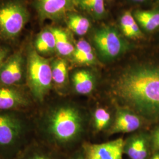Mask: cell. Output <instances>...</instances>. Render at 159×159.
Returning a JSON list of instances; mask_svg holds the SVG:
<instances>
[{"instance_id": "cell-11", "label": "cell", "mask_w": 159, "mask_h": 159, "mask_svg": "<svg viewBox=\"0 0 159 159\" xmlns=\"http://www.w3.org/2000/svg\"><path fill=\"white\" fill-rule=\"evenodd\" d=\"M69 155L52 148L34 137L14 159H68Z\"/></svg>"}, {"instance_id": "cell-25", "label": "cell", "mask_w": 159, "mask_h": 159, "mask_svg": "<svg viewBox=\"0 0 159 159\" xmlns=\"http://www.w3.org/2000/svg\"><path fill=\"white\" fill-rule=\"evenodd\" d=\"M68 159H85L82 148L79 150H77L73 153L70 154L68 156Z\"/></svg>"}, {"instance_id": "cell-18", "label": "cell", "mask_w": 159, "mask_h": 159, "mask_svg": "<svg viewBox=\"0 0 159 159\" xmlns=\"http://www.w3.org/2000/svg\"><path fill=\"white\" fill-rule=\"evenodd\" d=\"M124 153L130 159H147L148 143L143 136H136L125 142Z\"/></svg>"}, {"instance_id": "cell-29", "label": "cell", "mask_w": 159, "mask_h": 159, "mask_svg": "<svg viewBox=\"0 0 159 159\" xmlns=\"http://www.w3.org/2000/svg\"><path fill=\"white\" fill-rule=\"evenodd\" d=\"M0 159H2V158H1V157H0Z\"/></svg>"}, {"instance_id": "cell-13", "label": "cell", "mask_w": 159, "mask_h": 159, "mask_svg": "<svg viewBox=\"0 0 159 159\" xmlns=\"http://www.w3.org/2000/svg\"><path fill=\"white\" fill-rule=\"evenodd\" d=\"M34 49L43 57L49 58L56 53L55 37L50 27H46L36 35L32 42Z\"/></svg>"}, {"instance_id": "cell-14", "label": "cell", "mask_w": 159, "mask_h": 159, "mask_svg": "<svg viewBox=\"0 0 159 159\" xmlns=\"http://www.w3.org/2000/svg\"><path fill=\"white\" fill-rule=\"evenodd\" d=\"M71 58L73 63L79 65L90 66L97 63L92 47L84 39H80L75 44V49Z\"/></svg>"}, {"instance_id": "cell-19", "label": "cell", "mask_w": 159, "mask_h": 159, "mask_svg": "<svg viewBox=\"0 0 159 159\" xmlns=\"http://www.w3.org/2000/svg\"><path fill=\"white\" fill-rule=\"evenodd\" d=\"M140 27L147 32L159 28V10H137L133 14Z\"/></svg>"}, {"instance_id": "cell-2", "label": "cell", "mask_w": 159, "mask_h": 159, "mask_svg": "<svg viewBox=\"0 0 159 159\" xmlns=\"http://www.w3.org/2000/svg\"><path fill=\"white\" fill-rule=\"evenodd\" d=\"M114 93L126 106L145 116H159V66L139 65L125 70Z\"/></svg>"}, {"instance_id": "cell-7", "label": "cell", "mask_w": 159, "mask_h": 159, "mask_svg": "<svg viewBox=\"0 0 159 159\" xmlns=\"http://www.w3.org/2000/svg\"><path fill=\"white\" fill-rule=\"evenodd\" d=\"M37 106L27 85H0V111L31 113Z\"/></svg>"}, {"instance_id": "cell-21", "label": "cell", "mask_w": 159, "mask_h": 159, "mask_svg": "<svg viewBox=\"0 0 159 159\" xmlns=\"http://www.w3.org/2000/svg\"><path fill=\"white\" fill-rule=\"evenodd\" d=\"M75 4L97 20H102L106 15L104 0H75Z\"/></svg>"}, {"instance_id": "cell-6", "label": "cell", "mask_w": 159, "mask_h": 159, "mask_svg": "<svg viewBox=\"0 0 159 159\" xmlns=\"http://www.w3.org/2000/svg\"><path fill=\"white\" fill-rule=\"evenodd\" d=\"M92 40L100 56L106 60L119 57L128 47L119 31L110 25H103L95 30Z\"/></svg>"}, {"instance_id": "cell-24", "label": "cell", "mask_w": 159, "mask_h": 159, "mask_svg": "<svg viewBox=\"0 0 159 159\" xmlns=\"http://www.w3.org/2000/svg\"><path fill=\"white\" fill-rule=\"evenodd\" d=\"M13 51L11 46L0 42V68Z\"/></svg>"}, {"instance_id": "cell-28", "label": "cell", "mask_w": 159, "mask_h": 159, "mask_svg": "<svg viewBox=\"0 0 159 159\" xmlns=\"http://www.w3.org/2000/svg\"><path fill=\"white\" fill-rule=\"evenodd\" d=\"M150 159H159V153L154 154Z\"/></svg>"}, {"instance_id": "cell-27", "label": "cell", "mask_w": 159, "mask_h": 159, "mask_svg": "<svg viewBox=\"0 0 159 159\" xmlns=\"http://www.w3.org/2000/svg\"><path fill=\"white\" fill-rule=\"evenodd\" d=\"M132 2H136V3H141V2H143L147 0H131Z\"/></svg>"}, {"instance_id": "cell-9", "label": "cell", "mask_w": 159, "mask_h": 159, "mask_svg": "<svg viewBox=\"0 0 159 159\" xmlns=\"http://www.w3.org/2000/svg\"><path fill=\"white\" fill-rule=\"evenodd\" d=\"M33 6L41 22L65 20L77 7L75 0H33Z\"/></svg>"}, {"instance_id": "cell-3", "label": "cell", "mask_w": 159, "mask_h": 159, "mask_svg": "<svg viewBox=\"0 0 159 159\" xmlns=\"http://www.w3.org/2000/svg\"><path fill=\"white\" fill-rule=\"evenodd\" d=\"M34 137L32 112L0 111V157L14 159Z\"/></svg>"}, {"instance_id": "cell-22", "label": "cell", "mask_w": 159, "mask_h": 159, "mask_svg": "<svg viewBox=\"0 0 159 159\" xmlns=\"http://www.w3.org/2000/svg\"><path fill=\"white\" fill-rule=\"evenodd\" d=\"M65 21L68 29L79 36L85 35L91 27V23L87 18L75 12L70 13Z\"/></svg>"}, {"instance_id": "cell-12", "label": "cell", "mask_w": 159, "mask_h": 159, "mask_svg": "<svg viewBox=\"0 0 159 159\" xmlns=\"http://www.w3.org/2000/svg\"><path fill=\"white\" fill-rule=\"evenodd\" d=\"M50 27L55 37L56 53L60 57L71 58L75 49V44L70 33L56 26Z\"/></svg>"}, {"instance_id": "cell-30", "label": "cell", "mask_w": 159, "mask_h": 159, "mask_svg": "<svg viewBox=\"0 0 159 159\" xmlns=\"http://www.w3.org/2000/svg\"><path fill=\"white\" fill-rule=\"evenodd\" d=\"M157 1H158V2L159 3V0H157Z\"/></svg>"}, {"instance_id": "cell-15", "label": "cell", "mask_w": 159, "mask_h": 159, "mask_svg": "<svg viewBox=\"0 0 159 159\" xmlns=\"http://www.w3.org/2000/svg\"><path fill=\"white\" fill-rule=\"evenodd\" d=\"M52 85L57 89H63L68 82V64L62 57L52 58L51 61Z\"/></svg>"}, {"instance_id": "cell-23", "label": "cell", "mask_w": 159, "mask_h": 159, "mask_svg": "<svg viewBox=\"0 0 159 159\" xmlns=\"http://www.w3.org/2000/svg\"><path fill=\"white\" fill-rule=\"evenodd\" d=\"M95 125L98 130H102L108 125L111 119L110 114L104 108L97 109L94 115Z\"/></svg>"}, {"instance_id": "cell-5", "label": "cell", "mask_w": 159, "mask_h": 159, "mask_svg": "<svg viewBox=\"0 0 159 159\" xmlns=\"http://www.w3.org/2000/svg\"><path fill=\"white\" fill-rule=\"evenodd\" d=\"M30 17L25 0L0 1V42L14 45Z\"/></svg>"}, {"instance_id": "cell-8", "label": "cell", "mask_w": 159, "mask_h": 159, "mask_svg": "<svg viewBox=\"0 0 159 159\" xmlns=\"http://www.w3.org/2000/svg\"><path fill=\"white\" fill-rule=\"evenodd\" d=\"M26 44L12 52L0 68V85H26Z\"/></svg>"}, {"instance_id": "cell-17", "label": "cell", "mask_w": 159, "mask_h": 159, "mask_svg": "<svg viewBox=\"0 0 159 159\" xmlns=\"http://www.w3.org/2000/svg\"><path fill=\"white\" fill-rule=\"evenodd\" d=\"M72 83L74 90L80 94H87L93 91L94 79L90 71L81 69L77 70L72 75Z\"/></svg>"}, {"instance_id": "cell-1", "label": "cell", "mask_w": 159, "mask_h": 159, "mask_svg": "<svg viewBox=\"0 0 159 159\" xmlns=\"http://www.w3.org/2000/svg\"><path fill=\"white\" fill-rule=\"evenodd\" d=\"M34 137L63 153L78 140L83 120L79 110L68 102L60 103L42 110L39 106L32 112ZM69 155V154H68Z\"/></svg>"}, {"instance_id": "cell-16", "label": "cell", "mask_w": 159, "mask_h": 159, "mask_svg": "<svg viewBox=\"0 0 159 159\" xmlns=\"http://www.w3.org/2000/svg\"><path fill=\"white\" fill-rule=\"evenodd\" d=\"M140 120L136 115L127 111L118 113L112 133H129L138 129L140 125Z\"/></svg>"}, {"instance_id": "cell-26", "label": "cell", "mask_w": 159, "mask_h": 159, "mask_svg": "<svg viewBox=\"0 0 159 159\" xmlns=\"http://www.w3.org/2000/svg\"><path fill=\"white\" fill-rule=\"evenodd\" d=\"M154 145L156 149L159 150V129L157 131L154 137Z\"/></svg>"}, {"instance_id": "cell-4", "label": "cell", "mask_w": 159, "mask_h": 159, "mask_svg": "<svg viewBox=\"0 0 159 159\" xmlns=\"http://www.w3.org/2000/svg\"><path fill=\"white\" fill-rule=\"evenodd\" d=\"M26 85L39 106L46 102L53 86L51 64L52 58L40 56L31 41L26 44Z\"/></svg>"}, {"instance_id": "cell-20", "label": "cell", "mask_w": 159, "mask_h": 159, "mask_svg": "<svg viewBox=\"0 0 159 159\" xmlns=\"http://www.w3.org/2000/svg\"><path fill=\"white\" fill-rule=\"evenodd\" d=\"M120 29L125 37L131 39L143 37V34L133 15L130 11L125 12L120 18Z\"/></svg>"}, {"instance_id": "cell-10", "label": "cell", "mask_w": 159, "mask_h": 159, "mask_svg": "<svg viewBox=\"0 0 159 159\" xmlns=\"http://www.w3.org/2000/svg\"><path fill=\"white\" fill-rule=\"evenodd\" d=\"M125 143L118 139L100 144L84 143L81 148L85 159H123Z\"/></svg>"}]
</instances>
